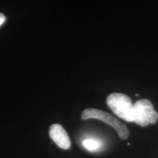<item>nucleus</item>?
<instances>
[{
    "label": "nucleus",
    "mask_w": 158,
    "mask_h": 158,
    "mask_svg": "<svg viewBox=\"0 0 158 158\" xmlns=\"http://www.w3.org/2000/svg\"><path fill=\"white\" fill-rule=\"evenodd\" d=\"M106 103L118 117L126 122H133V104L127 95L122 93L110 94Z\"/></svg>",
    "instance_id": "f257e3e1"
},
{
    "label": "nucleus",
    "mask_w": 158,
    "mask_h": 158,
    "mask_svg": "<svg viewBox=\"0 0 158 158\" xmlns=\"http://www.w3.org/2000/svg\"><path fill=\"white\" fill-rule=\"evenodd\" d=\"M157 120L158 113L149 100L141 99L133 104V122L145 127L149 124H155Z\"/></svg>",
    "instance_id": "f03ea898"
},
{
    "label": "nucleus",
    "mask_w": 158,
    "mask_h": 158,
    "mask_svg": "<svg viewBox=\"0 0 158 158\" xmlns=\"http://www.w3.org/2000/svg\"><path fill=\"white\" fill-rule=\"evenodd\" d=\"M81 118L83 119L97 118V119L106 122L111 126L114 129H115L118 136L122 139H126L129 136V130L125 124H122L121 122L117 120V118L107 112L102 111L101 110L96 109V108H87L83 111Z\"/></svg>",
    "instance_id": "7ed1b4c3"
},
{
    "label": "nucleus",
    "mask_w": 158,
    "mask_h": 158,
    "mask_svg": "<svg viewBox=\"0 0 158 158\" xmlns=\"http://www.w3.org/2000/svg\"><path fill=\"white\" fill-rule=\"evenodd\" d=\"M50 137L54 143L63 149H68L71 146L70 138L67 133L66 130L62 126L58 124H54L51 126L49 130Z\"/></svg>",
    "instance_id": "20e7f679"
},
{
    "label": "nucleus",
    "mask_w": 158,
    "mask_h": 158,
    "mask_svg": "<svg viewBox=\"0 0 158 158\" xmlns=\"http://www.w3.org/2000/svg\"><path fill=\"white\" fill-rule=\"evenodd\" d=\"M83 145L89 151L95 152L101 148L102 143L99 140L94 138H86L83 141Z\"/></svg>",
    "instance_id": "39448f33"
},
{
    "label": "nucleus",
    "mask_w": 158,
    "mask_h": 158,
    "mask_svg": "<svg viewBox=\"0 0 158 158\" xmlns=\"http://www.w3.org/2000/svg\"><path fill=\"white\" fill-rule=\"evenodd\" d=\"M6 18L5 16V15L2 14V13H0V26H2L5 23Z\"/></svg>",
    "instance_id": "423d86ee"
}]
</instances>
